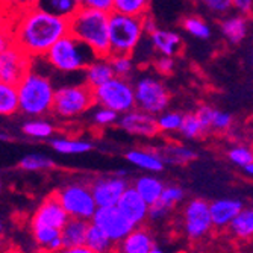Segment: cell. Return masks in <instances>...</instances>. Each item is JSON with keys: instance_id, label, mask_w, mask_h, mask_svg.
<instances>
[{"instance_id": "9c48e42d", "label": "cell", "mask_w": 253, "mask_h": 253, "mask_svg": "<svg viewBox=\"0 0 253 253\" xmlns=\"http://www.w3.org/2000/svg\"><path fill=\"white\" fill-rule=\"evenodd\" d=\"M182 229L191 243H200L208 237L214 227L211 203L203 199H191L182 210Z\"/></svg>"}, {"instance_id": "4fadbf2b", "label": "cell", "mask_w": 253, "mask_h": 253, "mask_svg": "<svg viewBox=\"0 0 253 253\" xmlns=\"http://www.w3.org/2000/svg\"><path fill=\"white\" fill-rule=\"evenodd\" d=\"M127 187V179L119 174L102 176L91 180V190H93L97 206H117Z\"/></svg>"}, {"instance_id": "7c38bea8", "label": "cell", "mask_w": 253, "mask_h": 253, "mask_svg": "<svg viewBox=\"0 0 253 253\" xmlns=\"http://www.w3.org/2000/svg\"><path fill=\"white\" fill-rule=\"evenodd\" d=\"M91 221L100 226L116 244L135 227V224L119 210V206H99Z\"/></svg>"}, {"instance_id": "e0dca14e", "label": "cell", "mask_w": 253, "mask_h": 253, "mask_svg": "<svg viewBox=\"0 0 253 253\" xmlns=\"http://www.w3.org/2000/svg\"><path fill=\"white\" fill-rule=\"evenodd\" d=\"M155 241L149 229L141 226H135L132 231L116 246V252L122 253H152Z\"/></svg>"}, {"instance_id": "ee69618b", "label": "cell", "mask_w": 253, "mask_h": 253, "mask_svg": "<svg viewBox=\"0 0 253 253\" xmlns=\"http://www.w3.org/2000/svg\"><path fill=\"white\" fill-rule=\"evenodd\" d=\"M232 123H234V119L231 114L227 112H223V111H215V116H214V120H212V126H211V130L214 132H227L229 129L232 127Z\"/></svg>"}, {"instance_id": "7dc6e473", "label": "cell", "mask_w": 253, "mask_h": 253, "mask_svg": "<svg viewBox=\"0 0 253 253\" xmlns=\"http://www.w3.org/2000/svg\"><path fill=\"white\" fill-rule=\"evenodd\" d=\"M173 210L169 208L167 205H164L161 200L155 202L153 205H150V210H149V218L153 220V221H158V220H164Z\"/></svg>"}, {"instance_id": "74e56055", "label": "cell", "mask_w": 253, "mask_h": 253, "mask_svg": "<svg viewBox=\"0 0 253 253\" xmlns=\"http://www.w3.org/2000/svg\"><path fill=\"white\" fill-rule=\"evenodd\" d=\"M109 61L112 64L114 72H116V76L127 78L132 73V70H133V58H132V55L111 53L109 55Z\"/></svg>"}, {"instance_id": "f546056e", "label": "cell", "mask_w": 253, "mask_h": 253, "mask_svg": "<svg viewBox=\"0 0 253 253\" xmlns=\"http://www.w3.org/2000/svg\"><path fill=\"white\" fill-rule=\"evenodd\" d=\"M50 146L61 155H82L93 150V144L85 140H68V138H53Z\"/></svg>"}, {"instance_id": "d6986e66", "label": "cell", "mask_w": 253, "mask_h": 253, "mask_svg": "<svg viewBox=\"0 0 253 253\" xmlns=\"http://www.w3.org/2000/svg\"><path fill=\"white\" fill-rule=\"evenodd\" d=\"M84 76H85L84 78L85 82L94 89V88L103 85L105 82H108L109 79H112L116 76V72H114V68H112L109 56H105V58L97 56L84 70Z\"/></svg>"}, {"instance_id": "c3c4849f", "label": "cell", "mask_w": 253, "mask_h": 253, "mask_svg": "<svg viewBox=\"0 0 253 253\" xmlns=\"http://www.w3.org/2000/svg\"><path fill=\"white\" fill-rule=\"evenodd\" d=\"M114 2H116V0H81V5L88 6V8H96L100 11H106V12H112Z\"/></svg>"}, {"instance_id": "db71d44e", "label": "cell", "mask_w": 253, "mask_h": 253, "mask_svg": "<svg viewBox=\"0 0 253 253\" xmlns=\"http://www.w3.org/2000/svg\"><path fill=\"white\" fill-rule=\"evenodd\" d=\"M9 138H11V136H9L8 133H5V132H2V135H0V140H2V141H8Z\"/></svg>"}, {"instance_id": "f35d334b", "label": "cell", "mask_w": 253, "mask_h": 253, "mask_svg": "<svg viewBox=\"0 0 253 253\" xmlns=\"http://www.w3.org/2000/svg\"><path fill=\"white\" fill-rule=\"evenodd\" d=\"M183 116L176 111H169V112H161L158 117V125L161 132H177L180 129Z\"/></svg>"}, {"instance_id": "f5cc1de1", "label": "cell", "mask_w": 253, "mask_h": 253, "mask_svg": "<svg viewBox=\"0 0 253 253\" xmlns=\"http://www.w3.org/2000/svg\"><path fill=\"white\" fill-rule=\"evenodd\" d=\"M244 171H246L249 176H252V177H253V163H252V164H249L247 167H244Z\"/></svg>"}, {"instance_id": "e575fe53", "label": "cell", "mask_w": 253, "mask_h": 253, "mask_svg": "<svg viewBox=\"0 0 253 253\" xmlns=\"http://www.w3.org/2000/svg\"><path fill=\"white\" fill-rule=\"evenodd\" d=\"M149 8L150 0H116L114 2V11L127 15L143 17L149 12Z\"/></svg>"}, {"instance_id": "f6af8a7d", "label": "cell", "mask_w": 253, "mask_h": 253, "mask_svg": "<svg viewBox=\"0 0 253 253\" xmlns=\"http://www.w3.org/2000/svg\"><path fill=\"white\" fill-rule=\"evenodd\" d=\"M174 59L173 56H169V55H159L155 61H153V67H155V70L161 75H171L174 72Z\"/></svg>"}, {"instance_id": "7a4b0ae2", "label": "cell", "mask_w": 253, "mask_h": 253, "mask_svg": "<svg viewBox=\"0 0 253 253\" xmlns=\"http://www.w3.org/2000/svg\"><path fill=\"white\" fill-rule=\"evenodd\" d=\"M109 18L111 12L96 8L81 6L75 15L68 18L70 34L78 40L89 45L97 56L111 55V38H109Z\"/></svg>"}, {"instance_id": "cb8c5ba5", "label": "cell", "mask_w": 253, "mask_h": 253, "mask_svg": "<svg viewBox=\"0 0 253 253\" xmlns=\"http://www.w3.org/2000/svg\"><path fill=\"white\" fill-rule=\"evenodd\" d=\"M232 238L241 243L253 241V206L243 208L241 212L234 218V221L226 229Z\"/></svg>"}, {"instance_id": "7402d4cb", "label": "cell", "mask_w": 253, "mask_h": 253, "mask_svg": "<svg viewBox=\"0 0 253 253\" xmlns=\"http://www.w3.org/2000/svg\"><path fill=\"white\" fill-rule=\"evenodd\" d=\"M155 50L159 55H169V56H176L180 53L182 49V38L179 34L173 31H164V29H156L153 34L147 35Z\"/></svg>"}, {"instance_id": "52a82bcc", "label": "cell", "mask_w": 253, "mask_h": 253, "mask_svg": "<svg viewBox=\"0 0 253 253\" xmlns=\"http://www.w3.org/2000/svg\"><path fill=\"white\" fill-rule=\"evenodd\" d=\"M56 197L62 203L65 211L70 217L89 220L93 218L94 212L97 211V203L91 190V182L84 180H73L68 182L61 188L55 191Z\"/></svg>"}, {"instance_id": "ac0fdd59", "label": "cell", "mask_w": 253, "mask_h": 253, "mask_svg": "<svg viewBox=\"0 0 253 253\" xmlns=\"http://www.w3.org/2000/svg\"><path fill=\"white\" fill-rule=\"evenodd\" d=\"M243 208V203L234 199H220L211 202V215L214 227L217 231H226Z\"/></svg>"}, {"instance_id": "681fc988", "label": "cell", "mask_w": 253, "mask_h": 253, "mask_svg": "<svg viewBox=\"0 0 253 253\" xmlns=\"http://www.w3.org/2000/svg\"><path fill=\"white\" fill-rule=\"evenodd\" d=\"M232 5L240 14L244 15H249L253 11V0H232Z\"/></svg>"}, {"instance_id": "5b68a950", "label": "cell", "mask_w": 253, "mask_h": 253, "mask_svg": "<svg viewBox=\"0 0 253 253\" xmlns=\"http://www.w3.org/2000/svg\"><path fill=\"white\" fill-rule=\"evenodd\" d=\"M146 32L143 26V17L127 15L117 11L111 12L109 18V38L111 53L133 55L136 47L143 41Z\"/></svg>"}, {"instance_id": "2e32d148", "label": "cell", "mask_w": 253, "mask_h": 253, "mask_svg": "<svg viewBox=\"0 0 253 253\" xmlns=\"http://www.w3.org/2000/svg\"><path fill=\"white\" fill-rule=\"evenodd\" d=\"M119 210L135 224L141 226L149 218L150 205L144 200V197L135 190V187L129 185L127 190L123 193L122 199L119 200Z\"/></svg>"}, {"instance_id": "816d5d0a", "label": "cell", "mask_w": 253, "mask_h": 253, "mask_svg": "<svg viewBox=\"0 0 253 253\" xmlns=\"http://www.w3.org/2000/svg\"><path fill=\"white\" fill-rule=\"evenodd\" d=\"M65 252H68V253H91V250H89L85 244L72 247V249H68V250H65Z\"/></svg>"}, {"instance_id": "4316f807", "label": "cell", "mask_w": 253, "mask_h": 253, "mask_svg": "<svg viewBox=\"0 0 253 253\" xmlns=\"http://www.w3.org/2000/svg\"><path fill=\"white\" fill-rule=\"evenodd\" d=\"M85 246L91 250V253H106V252L116 250L117 244L109 238V235L103 231L100 226H97L93 221H89Z\"/></svg>"}, {"instance_id": "603a6c76", "label": "cell", "mask_w": 253, "mask_h": 253, "mask_svg": "<svg viewBox=\"0 0 253 253\" xmlns=\"http://www.w3.org/2000/svg\"><path fill=\"white\" fill-rule=\"evenodd\" d=\"M249 31V23L244 14L240 15V12L237 15H231V17H226L221 20L220 23V32L223 35V38L232 45L240 44Z\"/></svg>"}, {"instance_id": "60d3db41", "label": "cell", "mask_w": 253, "mask_h": 253, "mask_svg": "<svg viewBox=\"0 0 253 253\" xmlns=\"http://www.w3.org/2000/svg\"><path fill=\"white\" fill-rule=\"evenodd\" d=\"M119 116L120 114L117 111H114L111 108H105V106H99V109H96L94 112V123L102 126V127H106V126H111L114 123L119 122Z\"/></svg>"}, {"instance_id": "6da1fadb", "label": "cell", "mask_w": 253, "mask_h": 253, "mask_svg": "<svg viewBox=\"0 0 253 253\" xmlns=\"http://www.w3.org/2000/svg\"><path fill=\"white\" fill-rule=\"evenodd\" d=\"M3 32L12 44L35 59L42 58L59 38L70 34V23L68 18L34 6L9 17V26Z\"/></svg>"}, {"instance_id": "11a10c76", "label": "cell", "mask_w": 253, "mask_h": 253, "mask_svg": "<svg viewBox=\"0 0 253 253\" xmlns=\"http://www.w3.org/2000/svg\"><path fill=\"white\" fill-rule=\"evenodd\" d=\"M161 252H163V249H159V247H158L156 244H155V246L152 247V253H161Z\"/></svg>"}, {"instance_id": "ba28073f", "label": "cell", "mask_w": 253, "mask_h": 253, "mask_svg": "<svg viewBox=\"0 0 253 253\" xmlns=\"http://www.w3.org/2000/svg\"><path fill=\"white\" fill-rule=\"evenodd\" d=\"M94 100L97 106L111 108L122 116L136 108L135 85H132L127 78L114 76L103 85L94 88Z\"/></svg>"}, {"instance_id": "f907efd6", "label": "cell", "mask_w": 253, "mask_h": 253, "mask_svg": "<svg viewBox=\"0 0 253 253\" xmlns=\"http://www.w3.org/2000/svg\"><path fill=\"white\" fill-rule=\"evenodd\" d=\"M143 26H144V32H146V35H150V34H153L156 29H159V28H158V25H156L155 17H153V15H150L149 12H147L146 15H143Z\"/></svg>"}, {"instance_id": "44dd1931", "label": "cell", "mask_w": 253, "mask_h": 253, "mask_svg": "<svg viewBox=\"0 0 253 253\" xmlns=\"http://www.w3.org/2000/svg\"><path fill=\"white\" fill-rule=\"evenodd\" d=\"M126 159L129 163L144 171L159 173L164 170L166 163L159 156L156 150H144V149H132L126 153Z\"/></svg>"}, {"instance_id": "484cf974", "label": "cell", "mask_w": 253, "mask_h": 253, "mask_svg": "<svg viewBox=\"0 0 253 253\" xmlns=\"http://www.w3.org/2000/svg\"><path fill=\"white\" fill-rule=\"evenodd\" d=\"M156 152L166 164L171 166H185L197 158L194 150L182 144H166L164 147H156Z\"/></svg>"}, {"instance_id": "d590c367", "label": "cell", "mask_w": 253, "mask_h": 253, "mask_svg": "<svg viewBox=\"0 0 253 253\" xmlns=\"http://www.w3.org/2000/svg\"><path fill=\"white\" fill-rule=\"evenodd\" d=\"M182 28L187 34H190L199 40H208L211 37L210 25L200 17H194V15L185 17L182 20Z\"/></svg>"}, {"instance_id": "1f68e13d", "label": "cell", "mask_w": 253, "mask_h": 253, "mask_svg": "<svg viewBox=\"0 0 253 253\" xmlns=\"http://www.w3.org/2000/svg\"><path fill=\"white\" fill-rule=\"evenodd\" d=\"M18 167L25 171H47L55 169V161L41 153H31L20 159Z\"/></svg>"}, {"instance_id": "d4e9b609", "label": "cell", "mask_w": 253, "mask_h": 253, "mask_svg": "<svg viewBox=\"0 0 253 253\" xmlns=\"http://www.w3.org/2000/svg\"><path fill=\"white\" fill-rule=\"evenodd\" d=\"M88 226H89V220L70 217V220H68L65 223V226L62 227L64 252L68 250V249H72V247L85 244Z\"/></svg>"}, {"instance_id": "7bdbcfd3", "label": "cell", "mask_w": 253, "mask_h": 253, "mask_svg": "<svg viewBox=\"0 0 253 253\" xmlns=\"http://www.w3.org/2000/svg\"><path fill=\"white\" fill-rule=\"evenodd\" d=\"M199 2L212 14L224 15L234 8L232 0H199Z\"/></svg>"}, {"instance_id": "9a60e30c", "label": "cell", "mask_w": 253, "mask_h": 253, "mask_svg": "<svg viewBox=\"0 0 253 253\" xmlns=\"http://www.w3.org/2000/svg\"><path fill=\"white\" fill-rule=\"evenodd\" d=\"M68 220H70V215L53 193L49 197H45L37 208L31 218V226H50L62 229Z\"/></svg>"}, {"instance_id": "8d00e7d4", "label": "cell", "mask_w": 253, "mask_h": 253, "mask_svg": "<svg viewBox=\"0 0 253 253\" xmlns=\"http://www.w3.org/2000/svg\"><path fill=\"white\" fill-rule=\"evenodd\" d=\"M227 158L232 164L238 167H247L249 164L253 163V147L247 144H238L229 149Z\"/></svg>"}, {"instance_id": "9f6ffc18", "label": "cell", "mask_w": 253, "mask_h": 253, "mask_svg": "<svg viewBox=\"0 0 253 253\" xmlns=\"http://www.w3.org/2000/svg\"><path fill=\"white\" fill-rule=\"evenodd\" d=\"M252 64H253V58H252Z\"/></svg>"}, {"instance_id": "d6a6232c", "label": "cell", "mask_w": 253, "mask_h": 253, "mask_svg": "<svg viewBox=\"0 0 253 253\" xmlns=\"http://www.w3.org/2000/svg\"><path fill=\"white\" fill-rule=\"evenodd\" d=\"M23 133L35 140H47L55 132V127L50 122L42 119H32L23 125Z\"/></svg>"}, {"instance_id": "f1b7e54d", "label": "cell", "mask_w": 253, "mask_h": 253, "mask_svg": "<svg viewBox=\"0 0 253 253\" xmlns=\"http://www.w3.org/2000/svg\"><path fill=\"white\" fill-rule=\"evenodd\" d=\"M20 111V94L15 84L0 82V114L14 116Z\"/></svg>"}, {"instance_id": "bcb514c9", "label": "cell", "mask_w": 253, "mask_h": 253, "mask_svg": "<svg viewBox=\"0 0 253 253\" xmlns=\"http://www.w3.org/2000/svg\"><path fill=\"white\" fill-rule=\"evenodd\" d=\"M215 108L211 106V105H200L197 109H196V114L197 117L200 119L202 125L205 126L206 132H211V126H212V120H214V116H215Z\"/></svg>"}, {"instance_id": "5bb4252c", "label": "cell", "mask_w": 253, "mask_h": 253, "mask_svg": "<svg viewBox=\"0 0 253 253\" xmlns=\"http://www.w3.org/2000/svg\"><path fill=\"white\" fill-rule=\"evenodd\" d=\"M119 126L130 135L143 138H153L161 132L158 117L140 108H133L132 111L122 114V117L119 119Z\"/></svg>"}, {"instance_id": "277c9868", "label": "cell", "mask_w": 253, "mask_h": 253, "mask_svg": "<svg viewBox=\"0 0 253 253\" xmlns=\"http://www.w3.org/2000/svg\"><path fill=\"white\" fill-rule=\"evenodd\" d=\"M96 58L97 55L94 50L72 34L59 38L42 56V59L52 68L62 73L84 72Z\"/></svg>"}, {"instance_id": "30bf717a", "label": "cell", "mask_w": 253, "mask_h": 253, "mask_svg": "<svg viewBox=\"0 0 253 253\" xmlns=\"http://www.w3.org/2000/svg\"><path fill=\"white\" fill-rule=\"evenodd\" d=\"M136 108L159 116L170 103V93L166 85L155 78H143L135 84Z\"/></svg>"}, {"instance_id": "836d02e7", "label": "cell", "mask_w": 253, "mask_h": 253, "mask_svg": "<svg viewBox=\"0 0 253 253\" xmlns=\"http://www.w3.org/2000/svg\"><path fill=\"white\" fill-rule=\"evenodd\" d=\"M179 132L182 133V136H185L187 140H197V138H202L205 133H208L196 112L185 114V116H183Z\"/></svg>"}, {"instance_id": "ab89813d", "label": "cell", "mask_w": 253, "mask_h": 253, "mask_svg": "<svg viewBox=\"0 0 253 253\" xmlns=\"http://www.w3.org/2000/svg\"><path fill=\"white\" fill-rule=\"evenodd\" d=\"M183 196H185V193H183V190L177 185H166L164 191H163V196H161V202H163L164 205H167L169 208L174 210L176 206L183 200Z\"/></svg>"}, {"instance_id": "83f0119b", "label": "cell", "mask_w": 253, "mask_h": 253, "mask_svg": "<svg viewBox=\"0 0 253 253\" xmlns=\"http://www.w3.org/2000/svg\"><path fill=\"white\" fill-rule=\"evenodd\" d=\"M133 187L144 197V200L149 205H153L155 202H158L161 199V196H163L164 188H166L163 180L158 179L156 176H150V174L140 176L133 182Z\"/></svg>"}, {"instance_id": "3957f363", "label": "cell", "mask_w": 253, "mask_h": 253, "mask_svg": "<svg viewBox=\"0 0 253 253\" xmlns=\"http://www.w3.org/2000/svg\"><path fill=\"white\" fill-rule=\"evenodd\" d=\"M20 94V112L29 117H40L53 109L56 88L52 81L38 72L34 67L17 84Z\"/></svg>"}, {"instance_id": "4dcf8cb0", "label": "cell", "mask_w": 253, "mask_h": 253, "mask_svg": "<svg viewBox=\"0 0 253 253\" xmlns=\"http://www.w3.org/2000/svg\"><path fill=\"white\" fill-rule=\"evenodd\" d=\"M38 6L64 18H70L82 6L81 0H40Z\"/></svg>"}, {"instance_id": "8fae6325", "label": "cell", "mask_w": 253, "mask_h": 253, "mask_svg": "<svg viewBox=\"0 0 253 253\" xmlns=\"http://www.w3.org/2000/svg\"><path fill=\"white\" fill-rule=\"evenodd\" d=\"M34 59L15 44L0 50V82L18 84L32 68Z\"/></svg>"}, {"instance_id": "b9f144b4", "label": "cell", "mask_w": 253, "mask_h": 253, "mask_svg": "<svg viewBox=\"0 0 253 253\" xmlns=\"http://www.w3.org/2000/svg\"><path fill=\"white\" fill-rule=\"evenodd\" d=\"M40 0H3V6L8 8V14L9 17L20 14L26 9H31L34 6H38Z\"/></svg>"}, {"instance_id": "8992f818", "label": "cell", "mask_w": 253, "mask_h": 253, "mask_svg": "<svg viewBox=\"0 0 253 253\" xmlns=\"http://www.w3.org/2000/svg\"><path fill=\"white\" fill-rule=\"evenodd\" d=\"M94 105V89L84 81V84L62 85L56 88L52 112L59 119H73Z\"/></svg>"}, {"instance_id": "ffe728a7", "label": "cell", "mask_w": 253, "mask_h": 253, "mask_svg": "<svg viewBox=\"0 0 253 253\" xmlns=\"http://www.w3.org/2000/svg\"><path fill=\"white\" fill-rule=\"evenodd\" d=\"M32 237L38 249L44 252H61L64 250L62 229L50 226H31Z\"/></svg>"}]
</instances>
